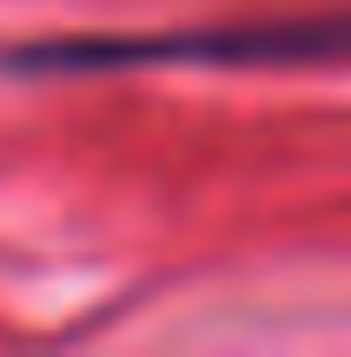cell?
I'll return each instance as SVG.
<instances>
[{
    "label": "cell",
    "instance_id": "obj_1",
    "mask_svg": "<svg viewBox=\"0 0 351 357\" xmlns=\"http://www.w3.org/2000/svg\"><path fill=\"white\" fill-rule=\"evenodd\" d=\"M351 60V7L265 13V20L172 26V33H87L7 53V73H119V66H325Z\"/></svg>",
    "mask_w": 351,
    "mask_h": 357
}]
</instances>
